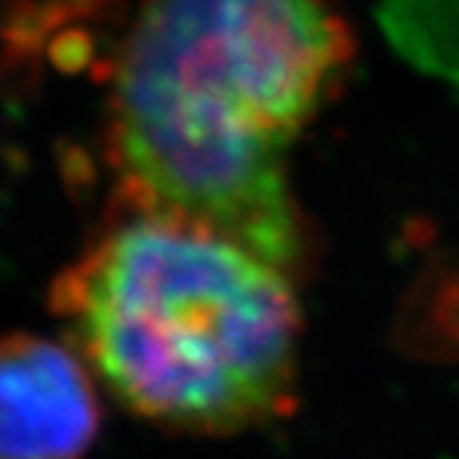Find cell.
Here are the masks:
<instances>
[{
    "mask_svg": "<svg viewBox=\"0 0 459 459\" xmlns=\"http://www.w3.org/2000/svg\"><path fill=\"white\" fill-rule=\"evenodd\" d=\"M349 61L324 0H142L111 139L134 211L200 224L299 274L288 150Z\"/></svg>",
    "mask_w": 459,
    "mask_h": 459,
    "instance_id": "obj_1",
    "label": "cell"
},
{
    "mask_svg": "<svg viewBox=\"0 0 459 459\" xmlns=\"http://www.w3.org/2000/svg\"><path fill=\"white\" fill-rule=\"evenodd\" d=\"M70 346L147 423L236 435L297 407V272L200 224L134 211L56 282Z\"/></svg>",
    "mask_w": 459,
    "mask_h": 459,
    "instance_id": "obj_2",
    "label": "cell"
},
{
    "mask_svg": "<svg viewBox=\"0 0 459 459\" xmlns=\"http://www.w3.org/2000/svg\"><path fill=\"white\" fill-rule=\"evenodd\" d=\"M97 429V379L70 343L0 338V459H81Z\"/></svg>",
    "mask_w": 459,
    "mask_h": 459,
    "instance_id": "obj_3",
    "label": "cell"
},
{
    "mask_svg": "<svg viewBox=\"0 0 459 459\" xmlns=\"http://www.w3.org/2000/svg\"><path fill=\"white\" fill-rule=\"evenodd\" d=\"M374 12L407 61L459 86V0H377Z\"/></svg>",
    "mask_w": 459,
    "mask_h": 459,
    "instance_id": "obj_4",
    "label": "cell"
}]
</instances>
